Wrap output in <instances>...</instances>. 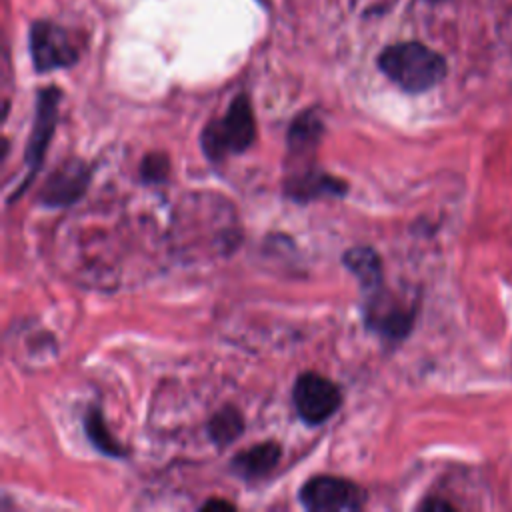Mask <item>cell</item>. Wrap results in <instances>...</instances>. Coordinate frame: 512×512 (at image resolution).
<instances>
[{"label": "cell", "mask_w": 512, "mask_h": 512, "mask_svg": "<svg viewBox=\"0 0 512 512\" xmlns=\"http://www.w3.org/2000/svg\"><path fill=\"white\" fill-rule=\"evenodd\" d=\"M378 68L404 92L420 94L446 76V60L420 42H400L378 54Z\"/></svg>", "instance_id": "6da1fadb"}, {"label": "cell", "mask_w": 512, "mask_h": 512, "mask_svg": "<svg viewBox=\"0 0 512 512\" xmlns=\"http://www.w3.org/2000/svg\"><path fill=\"white\" fill-rule=\"evenodd\" d=\"M254 138L256 122L250 100L246 94H238L224 116L214 118L204 126L200 144L212 162H222L224 158L250 148Z\"/></svg>", "instance_id": "7a4b0ae2"}, {"label": "cell", "mask_w": 512, "mask_h": 512, "mask_svg": "<svg viewBox=\"0 0 512 512\" xmlns=\"http://www.w3.org/2000/svg\"><path fill=\"white\" fill-rule=\"evenodd\" d=\"M30 56L36 72H52L58 68H70L78 62V48L68 30L50 22L36 20L30 24Z\"/></svg>", "instance_id": "3957f363"}, {"label": "cell", "mask_w": 512, "mask_h": 512, "mask_svg": "<svg viewBox=\"0 0 512 512\" xmlns=\"http://www.w3.org/2000/svg\"><path fill=\"white\" fill-rule=\"evenodd\" d=\"M300 502L312 512H352L364 506L366 494L348 478L322 474L300 488Z\"/></svg>", "instance_id": "277c9868"}, {"label": "cell", "mask_w": 512, "mask_h": 512, "mask_svg": "<svg viewBox=\"0 0 512 512\" xmlns=\"http://www.w3.org/2000/svg\"><path fill=\"white\" fill-rule=\"evenodd\" d=\"M292 400L298 416L306 424L318 426L340 408L342 392L326 376L316 372H304L294 382Z\"/></svg>", "instance_id": "5b68a950"}, {"label": "cell", "mask_w": 512, "mask_h": 512, "mask_svg": "<svg viewBox=\"0 0 512 512\" xmlns=\"http://www.w3.org/2000/svg\"><path fill=\"white\" fill-rule=\"evenodd\" d=\"M62 92L56 86L42 88L36 96V112H34V122H32V132L26 144V164H28V176L24 186L30 182V178L36 174L44 160V152L48 148V142L52 138L56 118H58V104H60ZM22 186V188H24Z\"/></svg>", "instance_id": "8992f818"}, {"label": "cell", "mask_w": 512, "mask_h": 512, "mask_svg": "<svg viewBox=\"0 0 512 512\" xmlns=\"http://www.w3.org/2000/svg\"><path fill=\"white\" fill-rule=\"evenodd\" d=\"M88 182L90 168L82 160H66L48 176L38 200L50 208L68 206L84 194Z\"/></svg>", "instance_id": "52a82bcc"}, {"label": "cell", "mask_w": 512, "mask_h": 512, "mask_svg": "<svg viewBox=\"0 0 512 512\" xmlns=\"http://www.w3.org/2000/svg\"><path fill=\"white\" fill-rule=\"evenodd\" d=\"M378 290L368 302L366 324L386 338L400 340L412 330L414 310L400 306V302L394 296Z\"/></svg>", "instance_id": "ba28073f"}, {"label": "cell", "mask_w": 512, "mask_h": 512, "mask_svg": "<svg viewBox=\"0 0 512 512\" xmlns=\"http://www.w3.org/2000/svg\"><path fill=\"white\" fill-rule=\"evenodd\" d=\"M348 184L322 170L306 168L286 180V194L296 202H310L320 196H344Z\"/></svg>", "instance_id": "9c48e42d"}, {"label": "cell", "mask_w": 512, "mask_h": 512, "mask_svg": "<svg viewBox=\"0 0 512 512\" xmlns=\"http://www.w3.org/2000/svg\"><path fill=\"white\" fill-rule=\"evenodd\" d=\"M282 456L280 444L278 442H260L250 446L244 452H238L232 462L230 468L236 476L244 478V480H258L262 476H266L268 472H272V468L278 464Z\"/></svg>", "instance_id": "30bf717a"}, {"label": "cell", "mask_w": 512, "mask_h": 512, "mask_svg": "<svg viewBox=\"0 0 512 512\" xmlns=\"http://www.w3.org/2000/svg\"><path fill=\"white\" fill-rule=\"evenodd\" d=\"M344 266L358 278L364 290H378L382 286V262L368 246H354L344 252Z\"/></svg>", "instance_id": "8fae6325"}, {"label": "cell", "mask_w": 512, "mask_h": 512, "mask_svg": "<svg viewBox=\"0 0 512 512\" xmlns=\"http://www.w3.org/2000/svg\"><path fill=\"white\" fill-rule=\"evenodd\" d=\"M322 136V120L314 110L298 114L288 130V146L292 154H306L314 150Z\"/></svg>", "instance_id": "7c38bea8"}, {"label": "cell", "mask_w": 512, "mask_h": 512, "mask_svg": "<svg viewBox=\"0 0 512 512\" xmlns=\"http://www.w3.org/2000/svg\"><path fill=\"white\" fill-rule=\"evenodd\" d=\"M244 430V418L234 406H224L208 422V434L214 444L226 446L234 442Z\"/></svg>", "instance_id": "4fadbf2b"}, {"label": "cell", "mask_w": 512, "mask_h": 512, "mask_svg": "<svg viewBox=\"0 0 512 512\" xmlns=\"http://www.w3.org/2000/svg\"><path fill=\"white\" fill-rule=\"evenodd\" d=\"M84 430H86V436L88 440L92 442V446L96 450H100L102 454H108V456H124L126 450L110 436L106 424H104V418L100 414V410L96 406H92L86 416H84Z\"/></svg>", "instance_id": "5bb4252c"}, {"label": "cell", "mask_w": 512, "mask_h": 512, "mask_svg": "<svg viewBox=\"0 0 512 512\" xmlns=\"http://www.w3.org/2000/svg\"><path fill=\"white\" fill-rule=\"evenodd\" d=\"M168 170H170V162H168V156L162 152H150L142 158L140 176L148 184L164 182L168 176Z\"/></svg>", "instance_id": "9a60e30c"}, {"label": "cell", "mask_w": 512, "mask_h": 512, "mask_svg": "<svg viewBox=\"0 0 512 512\" xmlns=\"http://www.w3.org/2000/svg\"><path fill=\"white\" fill-rule=\"evenodd\" d=\"M422 510H452L454 506L448 504V502H442V500H426L420 504Z\"/></svg>", "instance_id": "2e32d148"}, {"label": "cell", "mask_w": 512, "mask_h": 512, "mask_svg": "<svg viewBox=\"0 0 512 512\" xmlns=\"http://www.w3.org/2000/svg\"><path fill=\"white\" fill-rule=\"evenodd\" d=\"M202 508H234L230 502H226V500H208V502H204L202 504Z\"/></svg>", "instance_id": "e0dca14e"}, {"label": "cell", "mask_w": 512, "mask_h": 512, "mask_svg": "<svg viewBox=\"0 0 512 512\" xmlns=\"http://www.w3.org/2000/svg\"><path fill=\"white\" fill-rule=\"evenodd\" d=\"M260 2H264V0H260Z\"/></svg>", "instance_id": "ac0fdd59"}]
</instances>
